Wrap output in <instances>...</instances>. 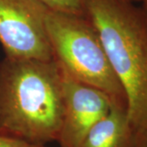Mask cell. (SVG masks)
<instances>
[{"mask_svg": "<svg viewBox=\"0 0 147 147\" xmlns=\"http://www.w3.org/2000/svg\"><path fill=\"white\" fill-rule=\"evenodd\" d=\"M61 70L64 114L57 142L61 147H79L88 131L114 105L103 92L72 79Z\"/></svg>", "mask_w": 147, "mask_h": 147, "instance_id": "cell-5", "label": "cell"}, {"mask_svg": "<svg viewBox=\"0 0 147 147\" xmlns=\"http://www.w3.org/2000/svg\"><path fill=\"white\" fill-rule=\"evenodd\" d=\"M64 114L63 72L55 59L0 61V133L46 146L57 142Z\"/></svg>", "mask_w": 147, "mask_h": 147, "instance_id": "cell-1", "label": "cell"}, {"mask_svg": "<svg viewBox=\"0 0 147 147\" xmlns=\"http://www.w3.org/2000/svg\"><path fill=\"white\" fill-rule=\"evenodd\" d=\"M0 147H47V146L37 145L27 142L16 137L0 133Z\"/></svg>", "mask_w": 147, "mask_h": 147, "instance_id": "cell-8", "label": "cell"}, {"mask_svg": "<svg viewBox=\"0 0 147 147\" xmlns=\"http://www.w3.org/2000/svg\"><path fill=\"white\" fill-rule=\"evenodd\" d=\"M127 1H130V2H132V3H138V2H142L143 0H127Z\"/></svg>", "mask_w": 147, "mask_h": 147, "instance_id": "cell-12", "label": "cell"}, {"mask_svg": "<svg viewBox=\"0 0 147 147\" xmlns=\"http://www.w3.org/2000/svg\"><path fill=\"white\" fill-rule=\"evenodd\" d=\"M137 147H143V137H142V136H140V137H139V141L137 143Z\"/></svg>", "mask_w": 147, "mask_h": 147, "instance_id": "cell-11", "label": "cell"}, {"mask_svg": "<svg viewBox=\"0 0 147 147\" xmlns=\"http://www.w3.org/2000/svg\"><path fill=\"white\" fill-rule=\"evenodd\" d=\"M46 30L54 59L72 79L103 92L127 111L126 93L88 17L49 10Z\"/></svg>", "mask_w": 147, "mask_h": 147, "instance_id": "cell-3", "label": "cell"}, {"mask_svg": "<svg viewBox=\"0 0 147 147\" xmlns=\"http://www.w3.org/2000/svg\"><path fill=\"white\" fill-rule=\"evenodd\" d=\"M52 11L87 17L84 0H40Z\"/></svg>", "mask_w": 147, "mask_h": 147, "instance_id": "cell-7", "label": "cell"}, {"mask_svg": "<svg viewBox=\"0 0 147 147\" xmlns=\"http://www.w3.org/2000/svg\"><path fill=\"white\" fill-rule=\"evenodd\" d=\"M142 135L143 137V147H147V131Z\"/></svg>", "mask_w": 147, "mask_h": 147, "instance_id": "cell-9", "label": "cell"}, {"mask_svg": "<svg viewBox=\"0 0 147 147\" xmlns=\"http://www.w3.org/2000/svg\"><path fill=\"white\" fill-rule=\"evenodd\" d=\"M40 0H0V43L6 57L54 59Z\"/></svg>", "mask_w": 147, "mask_h": 147, "instance_id": "cell-4", "label": "cell"}, {"mask_svg": "<svg viewBox=\"0 0 147 147\" xmlns=\"http://www.w3.org/2000/svg\"><path fill=\"white\" fill-rule=\"evenodd\" d=\"M142 8L146 11L147 14V0H143L142 1Z\"/></svg>", "mask_w": 147, "mask_h": 147, "instance_id": "cell-10", "label": "cell"}, {"mask_svg": "<svg viewBox=\"0 0 147 147\" xmlns=\"http://www.w3.org/2000/svg\"><path fill=\"white\" fill-rule=\"evenodd\" d=\"M84 5L126 93L129 123L142 135L147 131V14L127 0H84Z\"/></svg>", "mask_w": 147, "mask_h": 147, "instance_id": "cell-2", "label": "cell"}, {"mask_svg": "<svg viewBox=\"0 0 147 147\" xmlns=\"http://www.w3.org/2000/svg\"><path fill=\"white\" fill-rule=\"evenodd\" d=\"M139 135L129 123L127 111L113 105L90 129L79 147H137Z\"/></svg>", "mask_w": 147, "mask_h": 147, "instance_id": "cell-6", "label": "cell"}]
</instances>
